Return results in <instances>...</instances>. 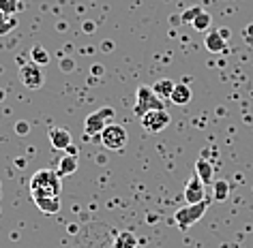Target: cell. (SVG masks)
I'll return each instance as SVG.
<instances>
[{
	"instance_id": "6da1fadb",
	"label": "cell",
	"mask_w": 253,
	"mask_h": 248,
	"mask_svg": "<svg viewBox=\"0 0 253 248\" xmlns=\"http://www.w3.org/2000/svg\"><path fill=\"white\" fill-rule=\"evenodd\" d=\"M60 193H62V182H60L58 171L39 169L30 177V195H33V199H39V197H60Z\"/></svg>"
},
{
	"instance_id": "7a4b0ae2",
	"label": "cell",
	"mask_w": 253,
	"mask_h": 248,
	"mask_svg": "<svg viewBox=\"0 0 253 248\" xmlns=\"http://www.w3.org/2000/svg\"><path fill=\"white\" fill-rule=\"evenodd\" d=\"M208 206H211V199H204V201H200V203H187L185 208L176 210V214H174L176 227H178L180 231H187L189 227H193L195 222H198L202 216L206 214Z\"/></svg>"
},
{
	"instance_id": "3957f363",
	"label": "cell",
	"mask_w": 253,
	"mask_h": 248,
	"mask_svg": "<svg viewBox=\"0 0 253 248\" xmlns=\"http://www.w3.org/2000/svg\"><path fill=\"white\" fill-rule=\"evenodd\" d=\"M114 116H116V111H114L112 107H101V109L92 111L90 116H86V120H84V135L94 137V139L101 137L105 126H110L114 122Z\"/></svg>"
},
{
	"instance_id": "277c9868",
	"label": "cell",
	"mask_w": 253,
	"mask_h": 248,
	"mask_svg": "<svg viewBox=\"0 0 253 248\" xmlns=\"http://www.w3.org/2000/svg\"><path fill=\"white\" fill-rule=\"evenodd\" d=\"M153 109H166V105H163V99H159L153 90V86H140L135 90V116L142 118L144 113L153 111Z\"/></svg>"
},
{
	"instance_id": "5b68a950",
	"label": "cell",
	"mask_w": 253,
	"mask_h": 248,
	"mask_svg": "<svg viewBox=\"0 0 253 248\" xmlns=\"http://www.w3.org/2000/svg\"><path fill=\"white\" fill-rule=\"evenodd\" d=\"M99 139H101V143H103L107 150H125L126 142H129V137H126L125 126L114 124V122H112L110 126H105Z\"/></svg>"
},
{
	"instance_id": "8992f818",
	"label": "cell",
	"mask_w": 253,
	"mask_h": 248,
	"mask_svg": "<svg viewBox=\"0 0 253 248\" xmlns=\"http://www.w3.org/2000/svg\"><path fill=\"white\" fill-rule=\"evenodd\" d=\"M140 120H142L144 131H148V133H161L163 129H168V126H169V122H172V116H169L166 109H153V111L144 113Z\"/></svg>"
},
{
	"instance_id": "52a82bcc",
	"label": "cell",
	"mask_w": 253,
	"mask_h": 248,
	"mask_svg": "<svg viewBox=\"0 0 253 248\" xmlns=\"http://www.w3.org/2000/svg\"><path fill=\"white\" fill-rule=\"evenodd\" d=\"M20 79L22 84L28 88V90H39L43 86V71L39 65L30 62V65H22L20 69Z\"/></svg>"
},
{
	"instance_id": "ba28073f",
	"label": "cell",
	"mask_w": 253,
	"mask_h": 248,
	"mask_svg": "<svg viewBox=\"0 0 253 248\" xmlns=\"http://www.w3.org/2000/svg\"><path fill=\"white\" fill-rule=\"evenodd\" d=\"M47 137H49V142H52L54 150H67L69 145L73 143L71 133L67 129H60V126H52V129L47 131Z\"/></svg>"
},
{
	"instance_id": "9c48e42d",
	"label": "cell",
	"mask_w": 253,
	"mask_h": 248,
	"mask_svg": "<svg viewBox=\"0 0 253 248\" xmlns=\"http://www.w3.org/2000/svg\"><path fill=\"white\" fill-rule=\"evenodd\" d=\"M204 182L200 180L198 176H193L191 180L187 182V186H185V199L187 203H200V201H204L206 197H204Z\"/></svg>"
},
{
	"instance_id": "30bf717a",
	"label": "cell",
	"mask_w": 253,
	"mask_h": 248,
	"mask_svg": "<svg viewBox=\"0 0 253 248\" xmlns=\"http://www.w3.org/2000/svg\"><path fill=\"white\" fill-rule=\"evenodd\" d=\"M204 45H206L208 52L221 54V52H225L227 41H225V36L221 35V30H211V33L206 35V39H204Z\"/></svg>"
},
{
	"instance_id": "8fae6325",
	"label": "cell",
	"mask_w": 253,
	"mask_h": 248,
	"mask_svg": "<svg viewBox=\"0 0 253 248\" xmlns=\"http://www.w3.org/2000/svg\"><path fill=\"white\" fill-rule=\"evenodd\" d=\"M195 176L200 177L204 184H212V176H214V169L212 165L208 163V158L200 156L198 161H195Z\"/></svg>"
},
{
	"instance_id": "7c38bea8",
	"label": "cell",
	"mask_w": 253,
	"mask_h": 248,
	"mask_svg": "<svg viewBox=\"0 0 253 248\" xmlns=\"http://www.w3.org/2000/svg\"><path fill=\"white\" fill-rule=\"evenodd\" d=\"M191 99H193V92L187 84H176L172 90V97H169V101H172L174 105H187Z\"/></svg>"
},
{
	"instance_id": "4fadbf2b",
	"label": "cell",
	"mask_w": 253,
	"mask_h": 248,
	"mask_svg": "<svg viewBox=\"0 0 253 248\" xmlns=\"http://www.w3.org/2000/svg\"><path fill=\"white\" fill-rule=\"evenodd\" d=\"M35 206L43 214H56L60 210V197H39V199H35Z\"/></svg>"
},
{
	"instance_id": "5bb4252c",
	"label": "cell",
	"mask_w": 253,
	"mask_h": 248,
	"mask_svg": "<svg viewBox=\"0 0 253 248\" xmlns=\"http://www.w3.org/2000/svg\"><path fill=\"white\" fill-rule=\"evenodd\" d=\"M114 248H137V238L133 231H120L114 240Z\"/></svg>"
},
{
	"instance_id": "9a60e30c",
	"label": "cell",
	"mask_w": 253,
	"mask_h": 248,
	"mask_svg": "<svg viewBox=\"0 0 253 248\" xmlns=\"http://www.w3.org/2000/svg\"><path fill=\"white\" fill-rule=\"evenodd\" d=\"M75 171H78V156L67 154L58 161V176H71Z\"/></svg>"
},
{
	"instance_id": "2e32d148",
	"label": "cell",
	"mask_w": 253,
	"mask_h": 248,
	"mask_svg": "<svg viewBox=\"0 0 253 248\" xmlns=\"http://www.w3.org/2000/svg\"><path fill=\"white\" fill-rule=\"evenodd\" d=\"M174 81L172 79H159V81H155V86H153V90L155 94L159 99H169L172 97V90H174Z\"/></svg>"
},
{
	"instance_id": "e0dca14e",
	"label": "cell",
	"mask_w": 253,
	"mask_h": 248,
	"mask_svg": "<svg viewBox=\"0 0 253 248\" xmlns=\"http://www.w3.org/2000/svg\"><path fill=\"white\" fill-rule=\"evenodd\" d=\"M30 60H33L35 65L43 67V65H47V62L52 60V56L47 54V49H45V47H41V45H35L33 49H30Z\"/></svg>"
},
{
	"instance_id": "ac0fdd59",
	"label": "cell",
	"mask_w": 253,
	"mask_h": 248,
	"mask_svg": "<svg viewBox=\"0 0 253 248\" xmlns=\"http://www.w3.org/2000/svg\"><path fill=\"white\" fill-rule=\"evenodd\" d=\"M227 195H230V184H227L225 180H217V182H214L212 199H214V201H225Z\"/></svg>"
},
{
	"instance_id": "d6986e66",
	"label": "cell",
	"mask_w": 253,
	"mask_h": 248,
	"mask_svg": "<svg viewBox=\"0 0 253 248\" xmlns=\"http://www.w3.org/2000/svg\"><path fill=\"white\" fill-rule=\"evenodd\" d=\"M15 26H17L15 17L13 15H4L2 11H0V35H9Z\"/></svg>"
},
{
	"instance_id": "ffe728a7",
	"label": "cell",
	"mask_w": 253,
	"mask_h": 248,
	"mask_svg": "<svg viewBox=\"0 0 253 248\" xmlns=\"http://www.w3.org/2000/svg\"><path fill=\"white\" fill-rule=\"evenodd\" d=\"M211 24H212V17L208 15L206 11H202V13H200V15H198V17H195V20H193V24H191V26H193L195 30H198V33H204V30H206L208 26H211Z\"/></svg>"
},
{
	"instance_id": "44dd1931",
	"label": "cell",
	"mask_w": 253,
	"mask_h": 248,
	"mask_svg": "<svg viewBox=\"0 0 253 248\" xmlns=\"http://www.w3.org/2000/svg\"><path fill=\"white\" fill-rule=\"evenodd\" d=\"M20 9V0H0V11L4 15H15Z\"/></svg>"
},
{
	"instance_id": "7402d4cb",
	"label": "cell",
	"mask_w": 253,
	"mask_h": 248,
	"mask_svg": "<svg viewBox=\"0 0 253 248\" xmlns=\"http://www.w3.org/2000/svg\"><path fill=\"white\" fill-rule=\"evenodd\" d=\"M202 13V9L200 7H193V9H189V11H185V13L180 15V22H185V24H193V20L198 17Z\"/></svg>"
},
{
	"instance_id": "603a6c76",
	"label": "cell",
	"mask_w": 253,
	"mask_h": 248,
	"mask_svg": "<svg viewBox=\"0 0 253 248\" xmlns=\"http://www.w3.org/2000/svg\"><path fill=\"white\" fill-rule=\"evenodd\" d=\"M15 133H17V135H28V133H30V124L26 122V120L15 122Z\"/></svg>"
},
{
	"instance_id": "cb8c5ba5",
	"label": "cell",
	"mask_w": 253,
	"mask_h": 248,
	"mask_svg": "<svg viewBox=\"0 0 253 248\" xmlns=\"http://www.w3.org/2000/svg\"><path fill=\"white\" fill-rule=\"evenodd\" d=\"M67 154H71V156H78V148H75V145L71 143V145H69V148H67Z\"/></svg>"
},
{
	"instance_id": "d4e9b609",
	"label": "cell",
	"mask_w": 253,
	"mask_h": 248,
	"mask_svg": "<svg viewBox=\"0 0 253 248\" xmlns=\"http://www.w3.org/2000/svg\"><path fill=\"white\" fill-rule=\"evenodd\" d=\"M92 71H94V75H101V67H99V65H94V67H92Z\"/></svg>"
},
{
	"instance_id": "484cf974",
	"label": "cell",
	"mask_w": 253,
	"mask_h": 248,
	"mask_svg": "<svg viewBox=\"0 0 253 248\" xmlns=\"http://www.w3.org/2000/svg\"><path fill=\"white\" fill-rule=\"evenodd\" d=\"M4 97H7V90H2V88H0V101H4Z\"/></svg>"
}]
</instances>
